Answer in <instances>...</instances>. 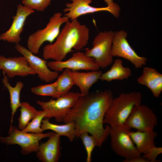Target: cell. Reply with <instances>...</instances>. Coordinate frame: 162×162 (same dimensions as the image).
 <instances>
[{
    "instance_id": "6da1fadb",
    "label": "cell",
    "mask_w": 162,
    "mask_h": 162,
    "mask_svg": "<svg viewBox=\"0 0 162 162\" xmlns=\"http://www.w3.org/2000/svg\"><path fill=\"white\" fill-rule=\"evenodd\" d=\"M110 89L93 92L80 96L63 122L75 123L76 137L87 132L92 136L97 146L100 147L110 135V127L105 128V114L113 99Z\"/></svg>"
},
{
    "instance_id": "7a4b0ae2",
    "label": "cell",
    "mask_w": 162,
    "mask_h": 162,
    "mask_svg": "<svg viewBox=\"0 0 162 162\" xmlns=\"http://www.w3.org/2000/svg\"><path fill=\"white\" fill-rule=\"evenodd\" d=\"M53 43L44 46L43 58L62 61L73 49L79 50L86 46L89 38V28L77 19L68 21Z\"/></svg>"
},
{
    "instance_id": "3957f363",
    "label": "cell",
    "mask_w": 162,
    "mask_h": 162,
    "mask_svg": "<svg viewBox=\"0 0 162 162\" xmlns=\"http://www.w3.org/2000/svg\"><path fill=\"white\" fill-rule=\"evenodd\" d=\"M142 100L138 92L122 93L113 98L105 114L104 123L111 127L124 124L134 106L141 104Z\"/></svg>"
},
{
    "instance_id": "277c9868",
    "label": "cell",
    "mask_w": 162,
    "mask_h": 162,
    "mask_svg": "<svg viewBox=\"0 0 162 162\" xmlns=\"http://www.w3.org/2000/svg\"><path fill=\"white\" fill-rule=\"evenodd\" d=\"M69 20L61 12L54 14L44 28L38 30L29 36L27 41V49L34 54H38L44 42L53 43L60 32L61 26Z\"/></svg>"
},
{
    "instance_id": "5b68a950",
    "label": "cell",
    "mask_w": 162,
    "mask_h": 162,
    "mask_svg": "<svg viewBox=\"0 0 162 162\" xmlns=\"http://www.w3.org/2000/svg\"><path fill=\"white\" fill-rule=\"evenodd\" d=\"M52 132L35 134L25 132L12 125L10 126L9 136H0L1 142L7 145H17L21 148V152L24 155L36 152L42 139L49 137Z\"/></svg>"
},
{
    "instance_id": "8992f818",
    "label": "cell",
    "mask_w": 162,
    "mask_h": 162,
    "mask_svg": "<svg viewBox=\"0 0 162 162\" xmlns=\"http://www.w3.org/2000/svg\"><path fill=\"white\" fill-rule=\"evenodd\" d=\"M114 33L111 31L99 32L93 40L92 47L85 50V55L93 58L100 68H106L113 62L112 49Z\"/></svg>"
},
{
    "instance_id": "52a82bcc",
    "label": "cell",
    "mask_w": 162,
    "mask_h": 162,
    "mask_svg": "<svg viewBox=\"0 0 162 162\" xmlns=\"http://www.w3.org/2000/svg\"><path fill=\"white\" fill-rule=\"evenodd\" d=\"M81 96L80 92H69L56 99H51L47 101L38 100L37 103L46 112L45 118H54L56 122H63Z\"/></svg>"
},
{
    "instance_id": "ba28073f",
    "label": "cell",
    "mask_w": 162,
    "mask_h": 162,
    "mask_svg": "<svg viewBox=\"0 0 162 162\" xmlns=\"http://www.w3.org/2000/svg\"><path fill=\"white\" fill-rule=\"evenodd\" d=\"M110 128L111 146L116 154L125 160L141 155L130 136L131 128L124 124Z\"/></svg>"
},
{
    "instance_id": "9c48e42d",
    "label": "cell",
    "mask_w": 162,
    "mask_h": 162,
    "mask_svg": "<svg viewBox=\"0 0 162 162\" xmlns=\"http://www.w3.org/2000/svg\"><path fill=\"white\" fill-rule=\"evenodd\" d=\"M127 32L123 30L115 32L112 40V56L128 60L136 68H140L146 64L147 59L136 53L127 40Z\"/></svg>"
},
{
    "instance_id": "30bf717a",
    "label": "cell",
    "mask_w": 162,
    "mask_h": 162,
    "mask_svg": "<svg viewBox=\"0 0 162 162\" xmlns=\"http://www.w3.org/2000/svg\"><path fill=\"white\" fill-rule=\"evenodd\" d=\"M158 118L152 110L144 105H135L124 124L137 130H154L158 124Z\"/></svg>"
},
{
    "instance_id": "8fae6325",
    "label": "cell",
    "mask_w": 162,
    "mask_h": 162,
    "mask_svg": "<svg viewBox=\"0 0 162 162\" xmlns=\"http://www.w3.org/2000/svg\"><path fill=\"white\" fill-rule=\"evenodd\" d=\"M47 65L50 69L57 72L65 69L72 71H96L100 68L93 58L86 56L84 53L80 51L73 53L72 56L66 61H51L48 62Z\"/></svg>"
},
{
    "instance_id": "7c38bea8",
    "label": "cell",
    "mask_w": 162,
    "mask_h": 162,
    "mask_svg": "<svg viewBox=\"0 0 162 162\" xmlns=\"http://www.w3.org/2000/svg\"><path fill=\"white\" fill-rule=\"evenodd\" d=\"M15 48L26 58L30 66L41 80L50 82L58 78V72L51 70L48 67L46 60L36 56L19 44H16Z\"/></svg>"
},
{
    "instance_id": "4fadbf2b",
    "label": "cell",
    "mask_w": 162,
    "mask_h": 162,
    "mask_svg": "<svg viewBox=\"0 0 162 162\" xmlns=\"http://www.w3.org/2000/svg\"><path fill=\"white\" fill-rule=\"evenodd\" d=\"M34 11L19 4L17 6L15 15L13 17V20L9 29L0 35V40L8 42L19 44L21 40V34L27 17L33 14Z\"/></svg>"
},
{
    "instance_id": "5bb4252c",
    "label": "cell",
    "mask_w": 162,
    "mask_h": 162,
    "mask_svg": "<svg viewBox=\"0 0 162 162\" xmlns=\"http://www.w3.org/2000/svg\"><path fill=\"white\" fill-rule=\"evenodd\" d=\"M0 69L10 78L36 74L23 56L7 58L0 55Z\"/></svg>"
},
{
    "instance_id": "9a60e30c",
    "label": "cell",
    "mask_w": 162,
    "mask_h": 162,
    "mask_svg": "<svg viewBox=\"0 0 162 162\" xmlns=\"http://www.w3.org/2000/svg\"><path fill=\"white\" fill-rule=\"evenodd\" d=\"M71 3L66 4V7L63 11L66 13L64 16H67L71 20L77 18L82 15L95 12L106 11L110 13L113 15L114 13L109 7L97 8L90 5L92 0H70Z\"/></svg>"
},
{
    "instance_id": "2e32d148",
    "label": "cell",
    "mask_w": 162,
    "mask_h": 162,
    "mask_svg": "<svg viewBox=\"0 0 162 162\" xmlns=\"http://www.w3.org/2000/svg\"><path fill=\"white\" fill-rule=\"evenodd\" d=\"M60 137L55 132H52L45 142L40 144L36 152L37 158L43 162H57L60 156Z\"/></svg>"
},
{
    "instance_id": "e0dca14e",
    "label": "cell",
    "mask_w": 162,
    "mask_h": 162,
    "mask_svg": "<svg viewBox=\"0 0 162 162\" xmlns=\"http://www.w3.org/2000/svg\"><path fill=\"white\" fill-rule=\"evenodd\" d=\"M137 82L147 87L155 98H158L162 92V74L155 68L143 67L142 74Z\"/></svg>"
},
{
    "instance_id": "ac0fdd59",
    "label": "cell",
    "mask_w": 162,
    "mask_h": 162,
    "mask_svg": "<svg viewBox=\"0 0 162 162\" xmlns=\"http://www.w3.org/2000/svg\"><path fill=\"white\" fill-rule=\"evenodd\" d=\"M102 72L101 70L90 71L86 72L70 71V74L74 85L79 88L81 96L88 94L92 86L99 80Z\"/></svg>"
},
{
    "instance_id": "d6986e66",
    "label": "cell",
    "mask_w": 162,
    "mask_h": 162,
    "mask_svg": "<svg viewBox=\"0 0 162 162\" xmlns=\"http://www.w3.org/2000/svg\"><path fill=\"white\" fill-rule=\"evenodd\" d=\"M130 136L138 151L144 154L148 153L154 147V139L157 135L154 131H130Z\"/></svg>"
},
{
    "instance_id": "ffe728a7",
    "label": "cell",
    "mask_w": 162,
    "mask_h": 162,
    "mask_svg": "<svg viewBox=\"0 0 162 162\" xmlns=\"http://www.w3.org/2000/svg\"><path fill=\"white\" fill-rule=\"evenodd\" d=\"M131 74L130 68L124 67L122 60L117 58L114 61L109 70L102 74L100 80L108 82L114 80H123L128 79Z\"/></svg>"
},
{
    "instance_id": "44dd1931",
    "label": "cell",
    "mask_w": 162,
    "mask_h": 162,
    "mask_svg": "<svg viewBox=\"0 0 162 162\" xmlns=\"http://www.w3.org/2000/svg\"><path fill=\"white\" fill-rule=\"evenodd\" d=\"M4 77L2 81L4 87L8 90L10 97V106L11 110L10 125H12L14 117L17 109L20 106V94L24 86L23 83L20 81H17L14 87L12 86L9 82L8 77L3 72Z\"/></svg>"
},
{
    "instance_id": "7402d4cb",
    "label": "cell",
    "mask_w": 162,
    "mask_h": 162,
    "mask_svg": "<svg viewBox=\"0 0 162 162\" xmlns=\"http://www.w3.org/2000/svg\"><path fill=\"white\" fill-rule=\"evenodd\" d=\"M41 127L44 131L51 130L60 136H65L71 142L76 137L75 124L73 122L59 125L51 123L49 119L45 118L42 121Z\"/></svg>"
},
{
    "instance_id": "603a6c76",
    "label": "cell",
    "mask_w": 162,
    "mask_h": 162,
    "mask_svg": "<svg viewBox=\"0 0 162 162\" xmlns=\"http://www.w3.org/2000/svg\"><path fill=\"white\" fill-rule=\"evenodd\" d=\"M20 107V114L18 118V128L22 130L35 116L38 111L26 102H21Z\"/></svg>"
},
{
    "instance_id": "cb8c5ba5",
    "label": "cell",
    "mask_w": 162,
    "mask_h": 162,
    "mask_svg": "<svg viewBox=\"0 0 162 162\" xmlns=\"http://www.w3.org/2000/svg\"><path fill=\"white\" fill-rule=\"evenodd\" d=\"M70 71L68 69H64L62 74L58 76L56 81L57 90L60 96L68 92L74 85L70 74Z\"/></svg>"
},
{
    "instance_id": "d4e9b609",
    "label": "cell",
    "mask_w": 162,
    "mask_h": 162,
    "mask_svg": "<svg viewBox=\"0 0 162 162\" xmlns=\"http://www.w3.org/2000/svg\"><path fill=\"white\" fill-rule=\"evenodd\" d=\"M34 94L42 96H49L57 98L60 96L57 90L56 81L50 83L40 85L31 89Z\"/></svg>"
},
{
    "instance_id": "484cf974",
    "label": "cell",
    "mask_w": 162,
    "mask_h": 162,
    "mask_svg": "<svg viewBox=\"0 0 162 162\" xmlns=\"http://www.w3.org/2000/svg\"><path fill=\"white\" fill-rule=\"evenodd\" d=\"M47 115L46 111L43 110L38 111L35 116L29 122L23 131L35 134L43 133L44 130L41 127L42 121Z\"/></svg>"
},
{
    "instance_id": "4316f807",
    "label": "cell",
    "mask_w": 162,
    "mask_h": 162,
    "mask_svg": "<svg viewBox=\"0 0 162 162\" xmlns=\"http://www.w3.org/2000/svg\"><path fill=\"white\" fill-rule=\"evenodd\" d=\"M82 140L87 153L86 162H91L92 160V152L96 146V142L94 137L88 134L87 132L82 133L79 137Z\"/></svg>"
},
{
    "instance_id": "83f0119b",
    "label": "cell",
    "mask_w": 162,
    "mask_h": 162,
    "mask_svg": "<svg viewBox=\"0 0 162 162\" xmlns=\"http://www.w3.org/2000/svg\"><path fill=\"white\" fill-rule=\"evenodd\" d=\"M52 0H22L24 6L33 10L44 11L50 4Z\"/></svg>"
},
{
    "instance_id": "f1b7e54d",
    "label": "cell",
    "mask_w": 162,
    "mask_h": 162,
    "mask_svg": "<svg viewBox=\"0 0 162 162\" xmlns=\"http://www.w3.org/2000/svg\"><path fill=\"white\" fill-rule=\"evenodd\" d=\"M162 153V148L155 146L147 154L142 156L148 162H156L158 156Z\"/></svg>"
},
{
    "instance_id": "f546056e",
    "label": "cell",
    "mask_w": 162,
    "mask_h": 162,
    "mask_svg": "<svg viewBox=\"0 0 162 162\" xmlns=\"http://www.w3.org/2000/svg\"><path fill=\"white\" fill-rule=\"evenodd\" d=\"M107 5L113 10V16L117 18L118 17L120 11V8L118 4L115 3L113 0H104Z\"/></svg>"
},
{
    "instance_id": "4dcf8cb0",
    "label": "cell",
    "mask_w": 162,
    "mask_h": 162,
    "mask_svg": "<svg viewBox=\"0 0 162 162\" xmlns=\"http://www.w3.org/2000/svg\"><path fill=\"white\" fill-rule=\"evenodd\" d=\"M124 162H148L147 160L141 155L136 156L129 160H124Z\"/></svg>"
}]
</instances>
